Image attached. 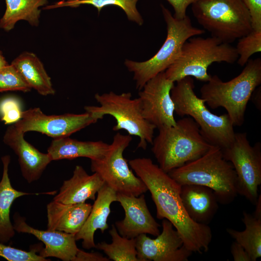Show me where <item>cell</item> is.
<instances>
[{
    "label": "cell",
    "instance_id": "7c38bea8",
    "mask_svg": "<svg viewBox=\"0 0 261 261\" xmlns=\"http://www.w3.org/2000/svg\"><path fill=\"white\" fill-rule=\"evenodd\" d=\"M99 120L89 113L47 115L40 108H30L22 112L21 119L14 123L15 128L25 133L33 131L55 139L69 137Z\"/></svg>",
    "mask_w": 261,
    "mask_h": 261
},
{
    "label": "cell",
    "instance_id": "d590c367",
    "mask_svg": "<svg viewBox=\"0 0 261 261\" xmlns=\"http://www.w3.org/2000/svg\"><path fill=\"white\" fill-rule=\"evenodd\" d=\"M110 260L99 252H86L78 251L74 261H109Z\"/></svg>",
    "mask_w": 261,
    "mask_h": 261
},
{
    "label": "cell",
    "instance_id": "d6a6232c",
    "mask_svg": "<svg viewBox=\"0 0 261 261\" xmlns=\"http://www.w3.org/2000/svg\"><path fill=\"white\" fill-rule=\"evenodd\" d=\"M247 9L252 29L261 30V0H241Z\"/></svg>",
    "mask_w": 261,
    "mask_h": 261
},
{
    "label": "cell",
    "instance_id": "7a4b0ae2",
    "mask_svg": "<svg viewBox=\"0 0 261 261\" xmlns=\"http://www.w3.org/2000/svg\"><path fill=\"white\" fill-rule=\"evenodd\" d=\"M168 174L181 186L194 184L211 189L222 204L231 203L238 194L235 171L218 146L212 145L199 158Z\"/></svg>",
    "mask_w": 261,
    "mask_h": 261
},
{
    "label": "cell",
    "instance_id": "4316f807",
    "mask_svg": "<svg viewBox=\"0 0 261 261\" xmlns=\"http://www.w3.org/2000/svg\"><path fill=\"white\" fill-rule=\"evenodd\" d=\"M109 233L112 242L98 243L95 247L102 250L110 260L114 261H140L137 257L136 239L128 238L118 232L115 225H112Z\"/></svg>",
    "mask_w": 261,
    "mask_h": 261
},
{
    "label": "cell",
    "instance_id": "5b68a950",
    "mask_svg": "<svg viewBox=\"0 0 261 261\" xmlns=\"http://www.w3.org/2000/svg\"><path fill=\"white\" fill-rule=\"evenodd\" d=\"M176 82L171 91L174 112L180 116H190L199 126L201 134L211 145L222 149L228 147L235 133L228 115H217L209 111L204 101L196 95L191 77H185Z\"/></svg>",
    "mask_w": 261,
    "mask_h": 261
},
{
    "label": "cell",
    "instance_id": "e575fe53",
    "mask_svg": "<svg viewBox=\"0 0 261 261\" xmlns=\"http://www.w3.org/2000/svg\"><path fill=\"white\" fill-rule=\"evenodd\" d=\"M231 253L234 261H252L247 252L236 241L231 245Z\"/></svg>",
    "mask_w": 261,
    "mask_h": 261
},
{
    "label": "cell",
    "instance_id": "ffe728a7",
    "mask_svg": "<svg viewBox=\"0 0 261 261\" xmlns=\"http://www.w3.org/2000/svg\"><path fill=\"white\" fill-rule=\"evenodd\" d=\"M92 206L85 202L65 204L53 200L46 206L47 230L75 235L85 224Z\"/></svg>",
    "mask_w": 261,
    "mask_h": 261
},
{
    "label": "cell",
    "instance_id": "ba28073f",
    "mask_svg": "<svg viewBox=\"0 0 261 261\" xmlns=\"http://www.w3.org/2000/svg\"><path fill=\"white\" fill-rule=\"evenodd\" d=\"M191 10L203 29L223 43L230 44L252 30L241 0H200L192 4Z\"/></svg>",
    "mask_w": 261,
    "mask_h": 261
},
{
    "label": "cell",
    "instance_id": "9a60e30c",
    "mask_svg": "<svg viewBox=\"0 0 261 261\" xmlns=\"http://www.w3.org/2000/svg\"><path fill=\"white\" fill-rule=\"evenodd\" d=\"M116 202L125 212L124 218L115 224L121 236L135 238L143 233L155 236L160 233V225L149 211L144 194L134 196L117 193Z\"/></svg>",
    "mask_w": 261,
    "mask_h": 261
},
{
    "label": "cell",
    "instance_id": "277c9868",
    "mask_svg": "<svg viewBox=\"0 0 261 261\" xmlns=\"http://www.w3.org/2000/svg\"><path fill=\"white\" fill-rule=\"evenodd\" d=\"M158 129L151 150L159 167L167 173L199 158L212 145L191 117L178 120L174 126Z\"/></svg>",
    "mask_w": 261,
    "mask_h": 261
},
{
    "label": "cell",
    "instance_id": "603a6c76",
    "mask_svg": "<svg viewBox=\"0 0 261 261\" xmlns=\"http://www.w3.org/2000/svg\"><path fill=\"white\" fill-rule=\"evenodd\" d=\"M26 82L43 96L54 95L51 78L39 58L33 53L25 52L12 62Z\"/></svg>",
    "mask_w": 261,
    "mask_h": 261
},
{
    "label": "cell",
    "instance_id": "484cf974",
    "mask_svg": "<svg viewBox=\"0 0 261 261\" xmlns=\"http://www.w3.org/2000/svg\"><path fill=\"white\" fill-rule=\"evenodd\" d=\"M242 221L245 225L244 231L227 228L226 231L245 249L251 261H256L261 256V218L243 211Z\"/></svg>",
    "mask_w": 261,
    "mask_h": 261
},
{
    "label": "cell",
    "instance_id": "836d02e7",
    "mask_svg": "<svg viewBox=\"0 0 261 261\" xmlns=\"http://www.w3.org/2000/svg\"><path fill=\"white\" fill-rule=\"evenodd\" d=\"M172 5L174 11V16L178 19H182L187 15L188 6L200 0H166Z\"/></svg>",
    "mask_w": 261,
    "mask_h": 261
},
{
    "label": "cell",
    "instance_id": "3957f363",
    "mask_svg": "<svg viewBox=\"0 0 261 261\" xmlns=\"http://www.w3.org/2000/svg\"><path fill=\"white\" fill-rule=\"evenodd\" d=\"M241 73L227 82L217 75L200 88L201 98L212 109L223 107L233 126L244 123L247 103L253 92L261 84V59H249Z\"/></svg>",
    "mask_w": 261,
    "mask_h": 261
},
{
    "label": "cell",
    "instance_id": "ac0fdd59",
    "mask_svg": "<svg viewBox=\"0 0 261 261\" xmlns=\"http://www.w3.org/2000/svg\"><path fill=\"white\" fill-rule=\"evenodd\" d=\"M116 192L106 184L97 192L91 211L80 231L75 235L76 241L82 240L83 248L95 247L94 236L100 230L102 233L109 228L107 219L110 213V206L116 202Z\"/></svg>",
    "mask_w": 261,
    "mask_h": 261
},
{
    "label": "cell",
    "instance_id": "44dd1931",
    "mask_svg": "<svg viewBox=\"0 0 261 261\" xmlns=\"http://www.w3.org/2000/svg\"><path fill=\"white\" fill-rule=\"evenodd\" d=\"M180 197L184 208L195 222L208 225L218 208V201L214 191L201 185L181 186Z\"/></svg>",
    "mask_w": 261,
    "mask_h": 261
},
{
    "label": "cell",
    "instance_id": "7402d4cb",
    "mask_svg": "<svg viewBox=\"0 0 261 261\" xmlns=\"http://www.w3.org/2000/svg\"><path fill=\"white\" fill-rule=\"evenodd\" d=\"M109 146V144L102 141H81L67 137L53 139L47 153L52 161L79 157L97 160L105 155Z\"/></svg>",
    "mask_w": 261,
    "mask_h": 261
},
{
    "label": "cell",
    "instance_id": "4fadbf2b",
    "mask_svg": "<svg viewBox=\"0 0 261 261\" xmlns=\"http://www.w3.org/2000/svg\"><path fill=\"white\" fill-rule=\"evenodd\" d=\"M174 83L163 72L148 80L139 92L142 115L156 128L176 125L171 95Z\"/></svg>",
    "mask_w": 261,
    "mask_h": 261
},
{
    "label": "cell",
    "instance_id": "f1b7e54d",
    "mask_svg": "<svg viewBox=\"0 0 261 261\" xmlns=\"http://www.w3.org/2000/svg\"><path fill=\"white\" fill-rule=\"evenodd\" d=\"M235 48L238 56L237 63L244 66L252 55L261 51V30L252 29L239 38Z\"/></svg>",
    "mask_w": 261,
    "mask_h": 261
},
{
    "label": "cell",
    "instance_id": "f546056e",
    "mask_svg": "<svg viewBox=\"0 0 261 261\" xmlns=\"http://www.w3.org/2000/svg\"><path fill=\"white\" fill-rule=\"evenodd\" d=\"M31 88L12 64L0 69V92L7 91H30Z\"/></svg>",
    "mask_w": 261,
    "mask_h": 261
},
{
    "label": "cell",
    "instance_id": "83f0119b",
    "mask_svg": "<svg viewBox=\"0 0 261 261\" xmlns=\"http://www.w3.org/2000/svg\"><path fill=\"white\" fill-rule=\"evenodd\" d=\"M139 0H61L51 5L46 6L44 9L48 10L61 7H76L82 4H91L100 13L106 6L115 5L121 8L125 13L128 19L139 25H142L143 19L136 8Z\"/></svg>",
    "mask_w": 261,
    "mask_h": 261
},
{
    "label": "cell",
    "instance_id": "8992f818",
    "mask_svg": "<svg viewBox=\"0 0 261 261\" xmlns=\"http://www.w3.org/2000/svg\"><path fill=\"white\" fill-rule=\"evenodd\" d=\"M238 58L235 47L213 37L195 36L184 44L178 58L164 72L166 77L176 82L187 76L206 82L211 75L207 72L214 62L232 64Z\"/></svg>",
    "mask_w": 261,
    "mask_h": 261
},
{
    "label": "cell",
    "instance_id": "74e56055",
    "mask_svg": "<svg viewBox=\"0 0 261 261\" xmlns=\"http://www.w3.org/2000/svg\"><path fill=\"white\" fill-rule=\"evenodd\" d=\"M8 64L6 61L4 57L2 55V52L0 50V69L6 66Z\"/></svg>",
    "mask_w": 261,
    "mask_h": 261
},
{
    "label": "cell",
    "instance_id": "d6986e66",
    "mask_svg": "<svg viewBox=\"0 0 261 261\" xmlns=\"http://www.w3.org/2000/svg\"><path fill=\"white\" fill-rule=\"evenodd\" d=\"M104 184L97 173L89 175L82 166L76 165L72 176L63 181L53 200L65 204L85 203L88 199L94 201L96 194Z\"/></svg>",
    "mask_w": 261,
    "mask_h": 261
},
{
    "label": "cell",
    "instance_id": "5bb4252c",
    "mask_svg": "<svg viewBox=\"0 0 261 261\" xmlns=\"http://www.w3.org/2000/svg\"><path fill=\"white\" fill-rule=\"evenodd\" d=\"M162 230L152 239L143 233L136 239L137 257L140 261H188L192 253L185 246L179 232L166 219L162 221Z\"/></svg>",
    "mask_w": 261,
    "mask_h": 261
},
{
    "label": "cell",
    "instance_id": "52a82bcc",
    "mask_svg": "<svg viewBox=\"0 0 261 261\" xmlns=\"http://www.w3.org/2000/svg\"><path fill=\"white\" fill-rule=\"evenodd\" d=\"M161 8L167 25V37L157 53L150 59L142 62L126 59L124 64L133 73L136 88L140 90L146 83L158 74L165 72L180 55L182 46L189 38L200 36L205 30L192 26L190 17L187 15L178 19L163 5Z\"/></svg>",
    "mask_w": 261,
    "mask_h": 261
},
{
    "label": "cell",
    "instance_id": "30bf717a",
    "mask_svg": "<svg viewBox=\"0 0 261 261\" xmlns=\"http://www.w3.org/2000/svg\"><path fill=\"white\" fill-rule=\"evenodd\" d=\"M132 141L130 135L116 134L105 155L91 160V170L97 173L116 193L139 196L148 189L143 181L133 173L123 153Z\"/></svg>",
    "mask_w": 261,
    "mask_h": 261
},
{
    "label": "cell",
    "instance_id": "cb8c5ba5",
    "mask_svg": "<svg viewBox=\"0 0 261 261\" xmlns=\"http://www.w3.org/2000/svg\"><path fill=\"white\" fill-rule=\"evenodd\" d=\"M10 160L9 155L1 158L3 173L0 181V242L3 243H7L15 234L10 218L13 203L21 196L32 194L18 191L12 187L8 174Z\"/></svg>",
    "mask_w": 261,
    "mask_h": 261
},
{
    "label": "cell",
    "instance_id": "6da1fadb",
    "mask_svg": "<svg viewBox=\"0 0 261 261\" xmlns=\"http://www.w3.org/2000/svg\"><path fill=\"white\" fill-rule=\"evenodd\" d=\"M129 164L150 191L157 218L170 221L192 252H207L212 239L211 229L208 225L195 222L188 216L180 197L181 186L150 158L133 159Z\"/></svg>",
    "mask_w": 261,
    "mask_h": 261
},
{
    "label": "cell",
    "instance_id": "d4e9b609",
    "mask_svg": "<svg viewBox=\"0 0 261 261\" xmlns=\"http://www.w3.org/2000/svg\"><path fill=\"white\" fill-rule=\"evenodd\" d=\"M6 9L0 20V27L6 31L13 29L21 20L27 21L31 26H37L41 11L39 7L45 5L47 0H5Z\"/></svg>",
    "mask_w": 261,
    "mask_h": 261
},
{
    "label": "cell",
    "instance_id": "8fae6325",
    "mask_svg": "<svg viewBox=\"0 0 261 261\" xmlns=\"http://www.w3.org/2000/svg\"><path fill=\"white\" fill-rule=\"evenodd\" d=\"M222 150L235 171L238 194L255 204L261 184V143L251 146L246 132L235 133L232 144Z\"/></svg>",
    "mask_w": 261,
    "mask_h": 261
},
{
    "label": "cell",
    "instance_id": "1f68e13d",
    "mask_svg": "<svg viewBox=\"0 0 261 261\" xmlns=\"http://www.w3.org/2000/svg\"><path fill=\"white\" fill-rule=\"evenodd\" d=\"M22 111L20 102L16 98L9 97L0 102L1 120L5 124H14L19 121Z\"/></svg>",
    "mask_w": 261,
    "mask_h": 261
},
{
    "label": "cell",
    "instance_id": "2e32d148",
    "mask_svg": "<svg viewBox=\"0 0 261 261\" xmlns=\"http://www.w3.org/2000/svg\"><path fill=\"white\" fill-rule=\"evenodd\" d=\"M14 228L18 232L27 233L35 236L45 245L39 252L43 258L55 257L63 261H74L79 250L75 235L58 231L36 229L29 225L25 218L17 213L14 216Z\"/></svg>",
    "mask_w": 261,
    "mask_h": 261
},
{
    "label": "cell",
    "instance_id": "9c48e42d",
    "mask_svg": "<svg viewBox=\"0 0 261 261\" xmlns=\"http://www.w3.org/2000/svg\"><path fill=\"white\" fill-rule=\"evenodd\" d=\"M94 98L100 106H86V112L99 119L105 115L112 116L116 120L113 130H123L130 136L138 137L140 141L137 148L145 150L148 143L152 145L156 128L144 118L139 97L132 98L130 92L119 94L110 91L96 93Z\"/></svg>",
    "mask_w": 261,
    "mask_h": 261
},
{
    "label": "cell",
    "instance_id": "8d00e7d4",
    "mask_svg": "<svg viewBox=\"0 0 261 261\" xmlns=\"http://www.w3.org/2000/svg\"><path fill=\"white\" fill-rule=\"evenodd\" d=\"M261 87H258L253 92L250 99L256 107L261 110Z\"/></svg>",
    "mask_w": 261,
    "mask_h": 261
},
{
    "label": "cell",
    "instance_id": "4dcf8cb0",
    "mask_svg": "<svg viewBox=\"0 0 261 261\" xmlns=\"http://www.w3.org/2000/svg\"><path fill=\"white\" fill-rule=\"evenodd\" d=\"M37 249L32 248L30 251L7 246L0 242V257L8 261H48L49 260L36 254Z\"/></svg>",
    "mask_w": 261,
    "mask_h": 261
},
{
    "label": "cell",
    "instance_id": "e0dca14e",
    "mask_svg": "<svg viewBox=\"0 0 261 261\" xmlns=\"http://www.w3.org/2000/svg\"><path fill=\"white\" fill-rule=\"evenodd\" d=\"M24 133L13 125L7 129L3 142L17 156L22 176L31 183L40 178L52 160L47 153L41 152L25 140Z\"/></svg>",
    "mask_w": 261,
    "mask_h": 261
}]
</instances>
